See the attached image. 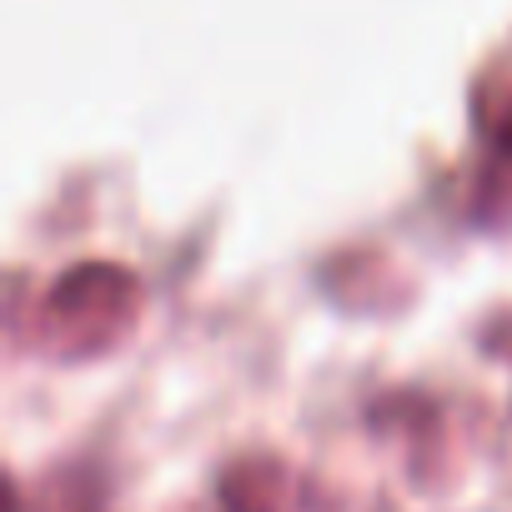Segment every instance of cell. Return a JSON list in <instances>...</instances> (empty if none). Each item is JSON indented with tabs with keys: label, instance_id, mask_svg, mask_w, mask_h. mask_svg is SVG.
I'll return each mask as SVG.
<instances>
[{
	"label": "cell",
	"instance_id": "obj_1",
	"mask_svg": "<svg viewBox=\"0 0 512 512\" xmlns=\"http://www.w3.org/2000/svg\"><path fill=\"white\" fill-rule=\"evenodd\" d=\"M146 287L121 262L66 267L26 317V347L46 362H101L141 327Z\"/></svg>",
	"mask_w": 512,
	"mask_h": 512
},
{
	"label": "cell",
	"instance_id": "obj_2",
	"mask_svg": "<svg viewBox=\"0 0 512 512\" xmlns=\"http://www.w3.org/2000/svg\"><path fill=\"white\" fill-rule=\"evenodd\" d=\"M221 512H307V482L277 452H241L216 477Z\"/></svg>",
	"mask_w": 512,
	"mask_h": 512
},
{
	"label": "cell",
	"instance_id": "obj_3",
	"mask_svg": "<svg viewBox=\"0 0 512 512\" xmlns=\"http://www.w3.org/2000/svg\"><path fill=\"white\" fill-rule=\"evenodd\" d=\"M472 221L487 231H512V116L492 126V151L477 176Z\"/></svg>",
	"mask_w": 512,
	"mask_h": 512
},
{
	"label": "cell",
	"instance_id": "obj_4",
	"mask_svg": "<svg viewBox=\"0 0 512 512\" xmlns=\"http://www.w3.org/2000/svg\"><path fill=\"white\" fill-rule=\"evenodd\" d=\"M176 512H206V507H176Z\"/></svg>",
	"mask_w": 512,
	"mask_h": 512
}]
</instances>
